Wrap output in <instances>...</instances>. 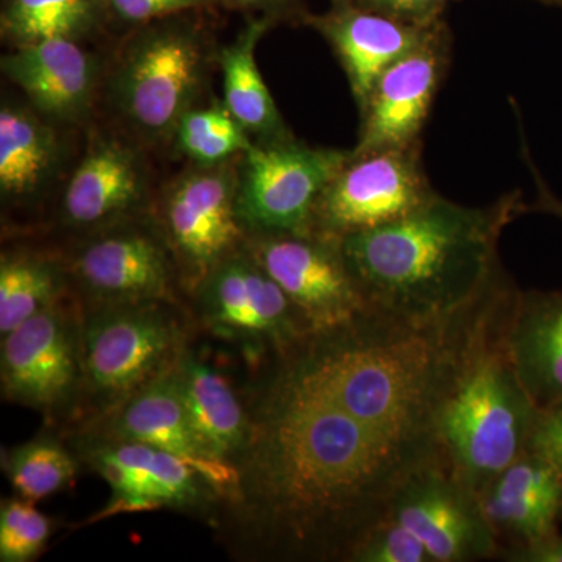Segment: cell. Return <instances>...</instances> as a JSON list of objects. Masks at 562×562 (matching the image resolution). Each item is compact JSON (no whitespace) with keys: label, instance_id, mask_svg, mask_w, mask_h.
Instances as JSON below:
<instances>
[{"label":"cell","instance_id":"44dd1931","mask_svg":"<svg viewBox=\"0 0 562 562\" xmlns=\"http://www.w3.org/2000/svg\"><path fill=\"white\" fill-rule=\"evenodd\" d=\"M77 272L92 291L113 297H158L168 288V266L149 236H105L83 250Z\"/></svg>","mask_w":562,"mask_h":562},{"label":"cell","instance_id":"d6986e66","mask_svg":"<svg viewBox=\"0 0 562 562\" xmlns=\"http://www.w3.org/2000/svg\"><path fill=\"white\" fill-rule=\"evenodd\" d=\"M125 441L146 443L187 462L202 480L217 486L235 483L228 462L211 458L192 431L176 375H162L133 395L120 420Z\"/></svg>","mask_w":562,"mask_h":562},{"label":"cell","instance_id":"5b68a950","mask_svg":"<svg viewBox=\"0 0 562 562\" xmlns=\"http://www.w3.org/2000/svg\"><path fill=\"white\" fill-rule=\"evenodd\" d=\"M350 150L310 147L290 138L251 144L236 191L239 221L260 235H308L322 192Z\"/></svg>","mask_w":562,"mask_h":562},{"label":"cell","instance_id":"ac0fdd59","mask_svg":"<svg viewBox=\"0 0 562 562\" xmlns=\"http://www.w3.org/2000/svg\"><path fill=\"white\" fill-rule=\"evenodd\" d=\"M2 70L41 113L72 120L87 109L98 66L76 40H50L16 47L2 58Z\"/></svg>","mask_w":562,"mask_h":562},{"label":"cell","instance_id":"9c48e42d","mask_svg":"<svg viewBox=\"0 0 562 562\" xmlns=\"http://www.w3.org/2000/svg\"><path fill=\"white\" fill-rule=\"evenodd\" d=\"M390 517L413 532L435 562L497 557V535L479 494L458 482L447 464L414 473L392 501Z\"/></svg>","mask_w":562,"mask_h":562},{"label":"cell","instance_id":"ba28073f","mask_svg":"<svg viewBox=\"0 0 562 562\" xmlns=\"http://www.w3.org/2000/svg\"><path fill=\"white\" fill-rule=\"evenodd\" d=\"M254 258L302 314L312 335L366 313L338 241L314 235H261Z\"/></svg>","mask_w":562,"mask_h":562},{"label":"cell","instance_id":"d4e9b609","mask_svg":"<svg viewBox=\"0 0 562 562\" xmlns=\"http://www.w3.org/2000/svg\"><path fill=\"white\" fill-rule=\"evenodd\" d=\"M55 158L54 133L25 111L3 105L0 111V190L31 194L49 173Z\"/></svg>","mask_w":562,"mask_h":562},{"label":"cell","instance_id":"8fae6325","mask_svg":"<svg viewBox=\"0 0 562 562\" xmlns=\"http://www.w3.org/2000/svg\"><path fill=\"white\" fill-rule=\"evenodd\" d=\"M205 301L210 319L222 330L266 339L281 349L312 336L302 314L255 258L221 262L206 284Z\"/></svg>","mask_w":562,"mask_h":562},{"label":"cell","instance_id":"9a60e30c","mask_svg":"<svg viewBox=\"0 0 562 562\" xmlns=\"http://www.w3.org/2000/svg\"><path fill=\"white\" fill-rule=\"evenodd\" d=\"M501 341L539 408L562 402V290H516Z\"/></svg>","mask_w":562,"mask_h":562},{"label":"cell","instance_id":"e0dca14e","mask_svg":"<svg viewBox=\"0 0 562 562\" xmlns=\"http://www.w3.org/2000/svg\"><path fill=\"white\" fill-rule=\"evenodd\" d=\"M495 535L531 543L560 530L562 473L541 454L527 450L479 494Z\"/></svg>","mask_w":562,"mask_h":562},{"label":"cell","instance_id":"74e56055","mask_svg":"<svg viewBox=\"0 0 562 562\" xmlns=\"http://www.w3.org/2000/svg\"><path fill=\"white\" fill-rule=\"evenodd\" d=\"M543 3H550V5L561 7L562 9V0H541Z\"/></svg>","mask_w":562,"mask_h":562},{"label":"cell","instance_id":"7c38bea8","mask_svg":"<svg viewBox=\"0 0 562 562\" xmlns=\"http://www.w3.org/2000/svg\"><path fill=\"white\" fill-rule=\"evenodd\" d=\"M442 21L414 24L362 9L353 0H336L327 14L312 24L331 44L349 77L360 110L371 98L384 70L419 47Z\"/></svg>","mask_w":562,"mask_h":562},{"label":"cell","instance_id":"8992f818","mask_svg":"<svg viewBox=\"0 0 562 562\" xmlns=\"http://www.w3.org/2000/svg\"><path fill=\"white\" fill-rule=\"evenodd\" d=\"M436 195L422 166L420 140L361 155L350 150L316 203L312 233L338 241L401 221Z\"/></svg>","mask_w":562,"mask_h":562},{"label":"cell","instance_id":"4fadbf2b","mask_svg":"<svg viewBox=\"0 0 562 562\" xmlns=\"http://www.w3.org/2000/svg\"><path fill=\"white\" fill-rule=\"evenodd\" d=\"M171 325L150 312L106 314L85 338V371L92 387L120 398L140 390L168 357Z\"/></svg>","mask_w":562,"mask_h":562},{"label":"cell","instance_id":"30bf717a","mask_svg":"<svg viewBox=\"0 0 562 562\" xmlns=\"http://www.w3.org/2000/svg\"><path fill=\"white\" fill-rule=\"evenodd\" d=\"M449 57V31L441 22L419 47L384 70L361 111L360 140L351 154L419 143Z\"/></svg>","mask_w":562,"mask_h":562},{"label":"cell","instance_id":"f1b7e54d","mask_svg":"<svg viewBox=\"0 0 562 562\" xmlns=\"http://www.w3.org/2000/svg\"><path fill=\"white\" fill-rule=\"evenodd\" d=\"M9 475L21 498L36 502L69 486L76 462L58 443L31 442L10 454Z\"/></svg>","mask_w":562,"mask_h":562},{"label":"cell","instance_id":"1f68e13d","mask_svg":"<svg viewBox=\"0 0 562 562\" xmlns=\"http://www.w3.org/2000/svg\"><path fill=\"white\" fill-rule=\"evenodd\" d=\"M117 20L131 24H146V22L161 20L183 11L199 9L209 0H101Z\"/></svg>","mask_w":562,"mask_h":562},{"label":"cell","instance_id":"d6a6232c","mask_svg":"<svg viewBox=\"0 0 562 562\" xmlns=\"http://www.w3.org/2000/svg\"><path fill=\"white\" fill-rule=\"evenodd\" d=\"M527 450L541 454L562 473V402L538 409Z\"/></svg>","mask_w":562,"mask_h":562},{"label":"cell","instance_id":"603a6c76","mask_svg":"<svg viewBox=\"0 0 562 562\" xmlns=\"http://www.w3.org/2000/svg\"><path fill=\"white\" fill-rule=\"evenodd\" d=\"M140 171L132 151L121 144H92L65 192L69 221L98 224L124 213L138 201Z\"/></svg>","mask_w":562,"mask_h":562},{"label":"cell","instance_id":"7a4b0ae2","mask_svg":"<svg viewBox=\"0 0 562 562\" xmlns=\"http://www.w3.org/2000/svg\"><path fill=\"white\" fill-rule=\"evenodd\" d=\"M514 292L505 277L472 305L436 319L362 313L306 338L286 371L373 430L439 447L443 406L473 353L501 327Z\"/></svg>","mask_w":562,"mask_h":562},{"label":"cell","instance_id":"836d02e7","mask_svg":"<svg viewBox=\"0 0 562 562\" xmlns=\"http://www.w3.org/2000/svg\"><path fill=\"white\" fill-rule=\"evenodd\" d=\"M362 9L376 11L414 24L441 21V13L450 0H353Z\"/></svg>","mask_w":562,"mask_h":562},{"label":"cell","instance_id":"484cf974","mask_svg":"<svg viewBox=\"0 0 562 562\" xmlns=\"http://www.w3.org/2000/svg\"><path fill=\"white\" fill-rule=\"evenodd\" d=\"M101 0H7L2 33L16 47L85 35L101 11Z\"/></svg>","mask_w":562,"mask_h":562},{"label":"cell","instance_id":"83f0119b","mask_svg":"<svg viewBox=\"0 0 562 562\" xmlns=\"http://www.w3.org/2000/svg\"><path fill=\"white\" fill-rule=\"evenodd\" d=\"M176 133L183 154L203 166L222 165L251 146L249 133L225 106L187 111Z\"/></svg>","mask_w":562,"mask_h":562},{"label":"cell","instance_id":"277c9868","mask_svg":"<svg viewBox=\"0 0 562 562\" xmlns=\"http://www.w3.org/2000/svg\"><path fill=\"white\" fill-rule=\"evenodd\" d=\"M502 325L473 353L436 427L447 468L475 494L527 452L539 409L503 350Z\"/></svg>","mask_w":562,"mask_h":562},{"label":"cell","instance_id":"7402d4cb","mask_svg":"<svg viewBox=\"0 0 562 562\" xmlns=\"http://www.w3.org/2000/svg\"><path fill=\"white\" fill-rule=\"evenodd\" d=\"M173 375L195 438L211 458L228 462L251 436L249 420L231 384L195 360L184 361Z\"/></svg>","mask_w":562,"mask_h":562},{"label":"cell","instance_id":"cb8c5ba5","mask_svg":"<svg viewBox=\"0 0 562 562\" xmlns=\"http://www.w3.org/2000/svg\"><path fill=\"white\" fill-rule=\"evenodd\" d=\"M268 27V20L250 22L238 40L221 55L225 109L231 111L244 131L260 136L262 140L291 136L255 60L258 41Z\"/></svg>","mask_w":562,"mask_h":562},{"label":"cell","instance_id":"e575fe53","mask_svg":"<svg viewBox=\"0 0 562 562\" xmlns=\"http://www.w3.org/2000/svg\"><path fill=\"white\" fill-rule=\"evenodd\" d=\"M495 558L506 562H562V531L557 530L536 542L501 547Z\"/></svg>","mask_w":562,"mask_h":562},{"label":"cell","instance_id":"8d00e7d4","mask_svg":"<svg viewBox=\"0 0 562 562\" xmlns=\"http://www.w3.org/2000/svg\"><path fill=\"white\" fill-rule=\"evenodd\" d=\"M222 3H227L231 7H238V9H277V7L284 5L290 0H220Z\"/></svg>","mask_w":562,"mask_h":562},{"label":"cell","instance_id":"f546056e","mask_svg":"<svg viewBox=\"0 0 562 562\" xmlns=\"http://www.w3.org/2000/svg\"><path fill=\"white\" fill-rule=\"evenodd\" d=\"M32 503L24 498L3 503L0 512V560H32L47 542L50 535L49 520L33 508Z\"/></svg>","mask_w":562,"mask_h":562},{"label":"cell","instance_id":"3957f363","mask_svg":"<svg viewBox=\"0 0 562 562\" xmlns=\"http://www.w3.org/2000/svg\"><path fill=\"white\" fill-rule=\"evenodd\" d=\"M525 206L520 191L483 209L438 194L401 221L338 239L366 312L427 321L472 305L505 279L498 241Z\"/></svg>","mask_w":562,"mask_h":562},{"label":"cell","instance_id":"6da1fadb","mask_svg":"<svg viewBox=\"0 0 562 562\" xmlns=\"http://www.w3.org/2000/svg\"><path fill=\"white\" fill-rule=\"evenodd\" d=\"M439 447L398 441L284 371L262 412L254 480L273 531L302 553L349 558Z\"/></svg>","mask_w":562,"mask_h":562},{"label":"cell","instance_id":"5bb4252c","mask_svg":"<svg viewBox=\"0 0 562 562\" xmlns=\"http://www.w3.org/2000/svg\"><path fill=\"white\" fill-rule=\"evenodd\" d=\"M220 166L188 173L166 201V225L173 246L201 268L220 262L239 236L238 179Z\"/></svg>","mask_w":562,"mask_h":562},{"label":"cell","instance_id":"d590c367","mask_svg":"<svg viewBox=\"0 0 562 562\" xmlns=\"http://www.w3.org/2000/svg\"><path fill=\"white\" fill-rule=\"evenodd\" d=\"M522 155L525 161H527L528 169H530L532 180H535L536 187V199L531 203L527 202L525 206V214H547V216L557 217L562 222V199L558 198L549 187L546 180H543L542 173L539 172L538 166L532 160L530 149H528L527 139L522 136Z\"/></svg>","mask_w":562,"mask_h":562},{"label":"cell","instance_id":"52a82bcc","mask_svg":"<svg viewBox=\"0 0 562 562\" xmlns=\"http://www.w3.org/2000/svg\"><path fill=\"white\" fill-rule=\"evenodd\" d=\"M202 47L181 25L150 29L133 40L114 77V95L128 121L151 136L176 132L202 80Z\"/></svg>","mask_w":562,"mask_h":562},{"label":"cell","instance_id":"2e32d148","mask_svg":"<svg viewBox=\"0 0 562 562\" xmlns=\"http://www.w3.org/2000/svg\"><path fill=\"white\" fill-rule=\"evenodd\" d=\"M77 376L76 351L61 321L43 310L5 335L2 382L7 394L41 408L68 397Z\"/></svg>","mask_w":562,"mask_h":562},{"label":"cell","instance_id":"ffe728a7","mask_svg":"<svg viewBox=\"0 0 562 562\" xmlns=\"http://www.w3.org/2000/svg\"><path fill=\"white\" fill-rule=\"evenodd\" d=\"M94 460L120 512L184 505L198 497L201 475L187 462L146 443L125 441L95 453Z\"/></svg>","mask_w":562,"mask_h":562},{"label":"cell","instance_id":"4316f807","mask_svg":"<svg viewBox=\"0 0 562 562\" xmlns=\"http://www.w3.org/2000/svg\"><path fill=\"white\" fill-rule=\"evenodd\" d=\"M50 268L32 258H3L0 265V333L9 335L54 299L57 284Z\"/></svg>","mask_w":562,"mask_h":562},{"label":"cell","instance_id":"4dcf8cb0","mask_svg":"<svg viewBox=\"0 0 562 562\" xmlns=\"http://www.w3.org/2000/svg\"><path fill=\"white\" fill-rule=\"evenodd\" d=\"M355 562H435L424 543L387 516L366 531L347 558Z\"/></svg>","mask_w":562,"mask_h":562}]
</instances>
